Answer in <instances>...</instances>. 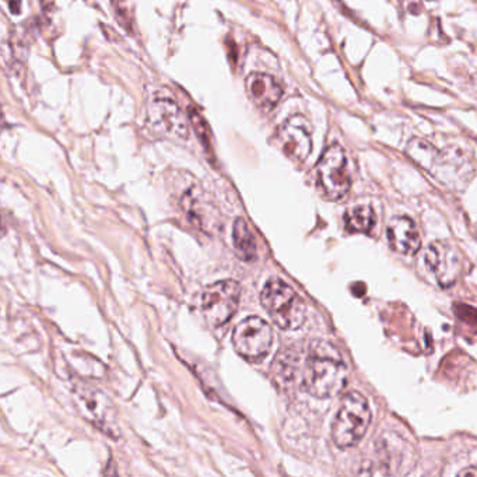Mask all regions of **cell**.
Returning a JSON list of instances; mask_svg holds the SVG:
<instances>
[{
	"instance_id": "obj_10",
	"label": "cell",
	"mask_w": 477,
	"mask_h": 477,
	"mask_svg": "<svg viewBox=\"0 0 477 477\" xmlns=\"http://www.w3.org/2000/svg\"><path fill=\"white\" fill-rule=\"evenodd\" d=\"M386 236L390 246L402 255H414L421 246L419 229L407 216L393 217L386 227Z\"/></svg>"
},
{
	"instance_id": "obj_5",
	"label": "cell",
	"mask_w": 477,
	"mask_h": 477,
	"mask_svg": "<svg viewBox=\"0 0 477 477\" xmlns=\"http://www.w3.org/2000/svg\"><path fill=\"white\" fill-rule=\"evenodd\" d=\"M147 127L160 137H185L186 118L178 103L167 93H155L150 100L146 117Z\"/></svg>"
},
{
	"instance_id": "obj_13",
	"label": "cell",
	"mask_w": 477,
	"mask_h": 477,
	"mask_svg": "<svg viewBox=\"0 0 477 477\" xmlns=\"http://www.w3.org/2000/svg\"><path fill=\"white\" fill-rule=\"evenodd\" d=\"M179 206L182 212L188 216L189 222H192L198 227H203V219H206L209 210L208 202L203 198V191L198 184L188 182L186 188L181 193Z\"/></svg>"
},
{
	"instance_id": "obj_11",
	"label": "cell",
	"mask_w": 477,
	"mask_h": 477,
	"mask_svg": "<svg viewBox=\"0 0 477 477\" xmlns=\"http://www.w3.org/2000/svg\"><path fill=\"white\" fill-rule=\"evenodd\" d=\"M249 98L256 107L270 111L283 96V90L276 79L266 73H250L245 82Z\"/></svg>"
},
{
	"instance_id": "obj_1",
	"label": "cell",
	"mask_w": 477,
	"mask_h": 477,
	"mask_svg": "<svg viewBox=\"0 0 477 477\" xmlns=\"http://www.w3.org/2000/svg\"><path fill=\"white\" fill-rule=\"evenodd\" d=\"M348 379V365L336 348L322 342L312 345L303 375V385L310 395L318 399L335 398L345 389Z\"/></svg>"
},
{
	"instance_id": "obj_8",
	"label": "cell",
	"mask_w": 477,
	"mask_h": 477,
	"mask_svg": "<svg viewBox=\"0 0 477 477\" xmlns=\"http://www.w3.org/2000/svg\"><path fill=\"white\" fill-rule=\"evenodd\" d=\"M426 267L435 281L447 288L457 283L462 273L464 263L457 248L447 241L433 242L426 253Z\"/></svg>"
},
{
	"instance_id": "obj_17",
	"label": "cell",
	"mask_w": 477,
	"mask_h": 477,
	"mask_svg": "<svg viewBox=\"0 0 477 477\" xmlns=\"http://www.w3.org/2000/svg\"><path fill=\"white\" fill-rule=\"evenodd\" d=\"M188 118H189V122H191L193 130L196 132L198 137L201 139V141L206 147H209V126H208L206 120H203V117H201V114L196 110H189Z\"/></svg>"
},
{
	"instance_id": "obj_12",
	"label": "cell",
	"mask_w": 477,
	"mask_h": 477,
	"mask_svg": "<svg viewBox=\"0 0 477 477\" xmlns=\"http://www.w3.org/2000/svg\"><path fill=\"white\" fill-rule=\"evenodd\" d=\"M379 458L383 472L388 475L409 472V445L399 435L393 437L392 441L389 435L383 437V441L379 443Z\"/></svg>"
},
{
	"instance_id": "obj_16",
	"label": "cell",
	"mask_w": 477,
	"mask_h": 477,
	"mask_svg": "<svg viewBox=\"0 0 477 477\" xmlns=\"http://www.w3.org/2000/svg\"><path fill=\"white\" fill-rule=\"evenodd\" d=\"M407 154L416 161L420 167L431 171L440 158V153L434 148V146L428 144L424 140L413 139L407 146Z\"/></svg>"
},
{
	"instance_id": "obj_7",
	"label": "cell",
	"mask_w": 477,
	"mask_h": 477,
	"mask_svg": "<svg viewBox=\"0 0 477 477\" xmlns=\"http://www.w3.org/2000/svg\"><path fill=\"white\" fill-rule=\"evenodd\" d=\"M273 342L270 326L257 317H249L241 321L233 333V345L241 357L257 361L265 357Z\"/></svg>"
},
{
	"instance_id": "obj_2",
	"label": "cell",
	"mask_w": 477,
	"mask_h": 477,
	"mask_svg": "<svg viewBox=\"0 0 477 477\" xmlns=\"http://www.w3.org/2000/svg\"><path fill=\"white\" fill-rule=\"evenodd\" d=\"M260 301L272 321L281 329H298L307 319L305 303L283 280H269L262 290Z\"/></svg>"
},
{
	"instance_id": "obj_3",
	"label": "cell",
	"mask_w": 477,
	"mask_h": 477,
	"mask_svg": "<svg viewBox=\"0 0 477 477\" xmlns=\"http://www.w3.org/2000/svg\"><path fill=\"white\" fill-rule=\"evenodd\" d=\"M371 424V409L367 399L357 392H349L335 417L332 438L336 447L348 450L364 438Z\"/></svg>"
},
{
	"instance_id": "obj_14",
	"label": "cell",
	"mask_w": 477,
	"mask_h": 477,
	"mask_svg": "<svg viewBox=\"0 0 477 477\" xmlns=\"http://www.w3.org/2000/svg\"><path fill=\"white\" fill-rule=\"evenodd\" d=\"M376 216L369 205H356L346 210L345 224L348 231L357 234H369L375 226Z\"/></svg>"
},
{
	"instance_id": "obj_4",
	"label": "cell",
	"mask_w": 477,
	"mask_h": 477,
	"mask_svg": "<svg viewBox=\"0 0 477 477\" xmlns=\"http://www.w3.org/2000/svg\"><path fill=\"white\" fill-rule=\"evenodd\" d=\"M318 186L329 201L343 199L352 186L345 148L335 143L329 146L317 165Z\"/></svg>"
},
{
	"instance_id": "obj_18",
	"label": "cell",
	"mask_w": 477,
	"mask_h": 477,
	"mask_svg": "<svg viewBox=\"0 0 477 477\" xmlns=\"http://www.w3.org/2000/svg\"><path fill=\"white\" fill-rule=\"evenodd\" d=\"M458 476L461 477H477V468L476 466H471L468 469H464L458 473Z\"/></svg>"
},
{
	"instance_id": "obj_15",
	"label": "cell",
	"mask_w": 477,
	"mask_h": 477,
	"mask_svg": "<svg viewBox=\"0 0 477 477\" xmlns=\"http://www.w3.org/2000/svg\"><path fill=\"white\" fill-rule=\"evenodd\" d=\"M233 239H234V248L241 259L243 260H252L256 256V242L255 237L246 224L243 219H238L234 223L233 230Z\"/></svg>"
},
{
	"instance_id": "obj_6",
	"label": "cell",
	"mask_w": 477,
	"mask_h": 477,
	"mask_svg": "<svg viewBox=\"0 0 477 477\" xmlns=\"http://www.w3.org/2000/svg\"><path fill=\"white\" fill-rule=\"evenodd\" d=\"M241 287L236 280L210 284L202 294V312L212 326H222L231 319L238 307Z\"/></svg>"
},
{
	"instance_id": "obj_9",
	"label": "cell",
	"mask_w": 477,
	"mask_h": 477,
	"mask_svg": "<svg viewBox=\"0 0 477 477\" xmlns=\"http://www.w3.org/2000/svg\"><path fill=\"white\" fill-rule=\"evenodd\" d=\"M284 154L295 161L304 163L312 150V126L303 115H293L286 120L277 133Z\"/></svg>"
}]
</instances>
